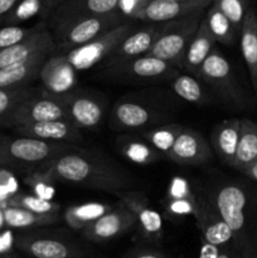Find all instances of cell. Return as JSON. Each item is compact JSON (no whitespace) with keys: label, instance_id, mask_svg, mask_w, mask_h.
Segmentation results:
<instances>
[{"label":"cell","instance_id":"6da1fadb","mask_svg":"<svg viewBox=\"0 0 257 258\" xmlns=\"http://www.w3.org/2000/svg\"><path fill=\"white\" fill-rule=\"evenodd\" d=\"M34 178L80 185L98 191L118 194L130 190L135 180L118 164L101 154L75 149L35 170Z\"/></svg>","mask_w":257,"mask_h":258},{"label":"cell","instance_id":"7a4b0ae2","mask_svg":"<svg viewBox=\"0 0 257 258\" xmlns=\"http://www.w3.org/2000/svg\"><path fill=\"white\" fill-rule=\"evenodd\" d=\"M251 196L243 184L229 181L218 188L213 204L233 234V248L243 257H257V247L249 226Z\"/></svg>","mask_w":257,"mask_h":258},{"label":"cell","instance_id":"3957f363","mask_svg":"<svg viewBox=\"0 0 257 258\" xmlns=\"http://www.w3.org/2000/svg\"><path fill=\"white\" fill-rule=\"evenodd\" d=\"M72 144L47 143L32 138L0 136V169H39L75 150Z\"/></svg>","mask_w":257,"mask_h":258},{"label":"cell","instance_id":"277c9868","mask_svg":"<svg viewBox=\"0 0 257 258\" xmlns=\"http://www.w3.org/2000/svg\"><path fill=\"white\" fill-rule=\"evenodd\" d=\"M198 78L208 85L227 105L238 108H247L252 105V100L237 80L231 63L218 48H214L204 60Z\"/></svg>","mask_w":257,"mask_h":258},{"label":"cell","instance_id":"5b68a950","mask_svg":"<svg viewBox=\"0 0 257 258\" xmlns=\"http://www.w3.org/2000/svg\"><path fill=\"white\" fill-rule=\"evenodd\" d=\"M125 19L126 18L121 13H112L107 15L82 18L68 23L52 32L54 39V49L52 54H65L75 48L87 44L113 28L127 22Z\"/></svg>","mask_w":257,"mask_h":258},{"label":"cell","instance_id":"8992f818","mask_svg":"<svg viewBox=\"0 0 257 258\" xmlns=\"http://www.w3.org/2000/svg\"><path fill=\"white\" fill-rule=\"evenodd\" d=\"M204 13L206 10H201L166 23L163 34L159 37L148 54L159 58L178 70H183L184 55L203 19Z\"/></svg>","mask_w":257,"mask_h":258},{"label":"cell","instance_id":"52a82bcc","mask_svg":"<svg viewBox=\"0 0 257 258\" xmlns=\"http://www.w3.org/2000/svg\"><path fill=\"white\" fill-rule=\"evenodd\" d=\"M53 120H68L67 111L59 96L52 95L42 87L37 95L17 106L0 127L15 128Z\"/></svg>","mask_w":257,"mask_h":258},{"label":"cell","instance_id":"ba28073f","mask_svg":"<svg viewBox=\"0 0 257 258\" xmlns=\"http://www.w3.org/2000/svg\"><path fill=\"white\" fill-rule=\"evenodd\" d=\"M135 29L134 24L130 22L122 23L118 27L113 28L112 30L106 34L96 38L92 42L85 45L75 48L70 52L65 53V57L71 63L76 72H83V71L91 70L96 64L105 62L115 48L125 39L133 30Z\"/></svg>","mask_w":257,"mask_h":258},{"label":"cell","instance_id":"9c48e42d","mask_svg":"<svg viewBox=\"0 0 257 258\" xmlns=\"http://www.w3.org/2000/svg\"><path fill=\"white\" fill-rule=\"evenodd\" d=\"M15 247L30 258H85L88 254L77 242L57 234H22L15 239Z\"/></svg>","mask_w":257,"mask_h":258},{"label":"cell","instance_id":"30bf717a","mask_svg":"<svg viewBox=\"0 0 257 258\" xmlns=\"http://www.w3.org/2000/svg\"><path fill=\"white\" fill-rule=\"evenodd\" d=\"M103 70L111 77L130 81H171L180 73L174 66L149 54L105 66Z\"/></svg>","mask_w":257,"mask_h":258},{"label":"cell","instance_id":"8fae6325","mask_svg":"<svg viewBox=\"0 0 257 258\" xmlns=\"http://www.w3.org/2000/svg\"><path fill=\"white\" fill-rule=\"evenodd\" d=\"M67 111L68 121L80 130H92L101 125L106 111V100L100 95L75 90L59 96Z\"/></svg>","mask_w":257,"mask_h":258},{"label":"cell","instance_id":"7c38bea8","mask_svg":"<svg viewBox=\"0 0 257 258\" xmlns=\"http://www.w3.org/2000/svg\"><path fill=\"white\" fill-rule=\"evenodd\" d=\"M165 116L158 110L146 107L143 103L131 100H118L112 106L110 125L115 130H148L163 125Z\"/></svg>","mask_w":257,"mask_h":258},{"label":"cell","instance_id":"4fadbf2b","mask_svg":"<svg viewBox=\"0 0 257 258\" xmlns=\"http://www.w3.org/2000/svg\"><path fill=\"white\" fill-rule=\"evenodd\" d=\"M138 221L135 214L122 202L118 201V203L113 206L110 212L100 217L81 233L87 241L102 243L126 233Z\"/></svg>","mask_w":257,"mask_h":258},{"label":"cell","instance_id":"5bb4252c","mask_svg":"<svg viewBox=\"0 0 257 258\" xmlns=\"http://www.w3.org/2000/svg\"><path fill=\"white\" fill-rule=\"evenodd\" d=\"M118 12V0H66L49 14L50 29L55 30L75 20ZM50 30V32H52Z\"/></svg>","mask_w":257,"mask_h":258},{"label":"cell","instance_id":"9a60e30c","mask_svg":"<svg viewBox=\"0 0 257 258\" xmlns=\"http://www.w3.org/2000/svg\"><path fill=\"white\" fill-rule=\"evenodd\" d=\"M165 27L166 23H150L140 29H134L105 60V66L148 54L159 37L163 34Z\"/></svg>","mask_w":257,"mask_h":258},{"label":"cell","instance_id":"2e32d148","mask_svg":"<svg viewBox=\"0 0 257 258\" xmlns=\"http://www.w3.org/2000/svg\"><path fill=\"white\" fill-rule=\"evenodd\" d=\"M211 2H170V0H149L131 19L148 23H168L207 10Z\"/></svg>","mask_w":257,"mask_h":258},{"label":"cell","instance_id":"e0dca14e","mask_svg":"<svg viewBox=\"0 0 257 258\" xmlns=\"http://www.w3.org/2000/svg\"><path fill=\"white\" fill-rule=\"evenodd\" d=\"M213 158V150L202 134L184 127L169 151L168 159L179 165H203Z\"/></svg>","mask_w":257,"mask_h":258},{"label":"cell","instance_id":"ac0fdd59","mask_svg":"<svg viewBox=\"0 0 257 258\" xmlns=\"http://www.w3.org/2000/svg\"><path fill=\"white\" fill-rule=\"evenodd\" d=\"M54 49V39L47 23L39 22V27L30 37L13 47L0 52V70L27 62L38 53Z\"/></svg>","mask_w":257,"mask_h":258},{"label":"cell","instance_id":"d6986e66","mask_svg":"<svg viewBox=\"0 0 257 258\" xmlns=\"http://www.w3.org/2000/svg\"><path fill=\"white\" fill-rule=\"evenodd\" d=\"M194 219L199 231L202 232V239L217 247L233 246V234L226 222L221 218L213 202L203 198H197V211Z\"/></svg>","mask_w":257,"mask_h":258},{"label":"cell","instance_id":"ffe728a7","mask_svg":"<svg viewBox=\"0 0 257 258\" xmlns=\"http://www.w3.org/2000/svg\"><path fill=\"white\" fill-rule=\"evenodd\" d=\"M77 72L71 66L65 54H50L43 64L38 80L43 90L52 95H66L76 90Z\"/></svg>","mask_w":257,"mask_h":258},{"label":"cell","instance_id":"44dd1931","mask_svg":"<svg viewBox=\"0 0 257 258\" xmlns=\"http://www.w3.org/2000/svg\"><path fill=\"white\" fill-rule=\"evenodd\" d=\"M136 217L141 234L148 241H159L163 236V219L161 216L151 208L148 197L141 191L125 190L116 194Z\"/></svg>","mask_w":257,"mask_h":258},{"label":"cell","instance_id":"7402d4cb","mask_svg":"<svg viewBox=\"0 0 257 258\" xmlns=\"http://www.w3.org/2000/svg\"><path fill=\"white\" fill-rule=\"evenodd\" d=\"M13 130L19 136L37 139L47 143L73 144L82 140V133L80 128L68 120L43 121L32 125L19 126Z\"/></svg>","mask_w":257,"mask_h":258},{"label":"cell","instance_id":"603a6c76","mask_svg":"<svg viewBox=\"0 0 257 258\" xmlns=\"http://www.w3.org/2000/svg\"><path fill=\"white\" fill-rule=\"evenodd\" d=\"M216 39L212 35L206 19H202L196 34L191 38L183 59V71L193 77H199V71L204 60L208 58L212 50L216 48ZM199 80V78H198Z\"/></svg>","mask_w":257,"mask_h":258},{"label":"cell","instance_id":"cb8c5ba5","mask_svg":"<svg viewBox=\"0 0 257 258\" xmlns=\"http://www.w3.org/2000/svg\"><path fill=\"white\" fill-rule=\"evenodd\" d=\"M241 134V120L229 118L214 126L211 134L212 150L227 165L232 166Z\"/></svg>","mask_w":257,"mask_h":258},{"label":"cell","instance_id":"d4e9b609","mask_svg":"<svg viewBox=\"0 0 257 258\" xmlns=\"http://www.w3.org/2000/svg\"><path fill=\"white\" fill-rule=\"evenodd\" d=\"M52 53V50H45L35 54L27 62L0 70V88L29 86L30 82L38 80L43 64Z\"/></svg>","mask_w":257,"mask_h":258},{"label":"cell","instance_id":"484cf974","mask_svg":"<svg viewBox=\"0 0 257 258\" xmlns=\"http://www.w3.org/2000/svg\"><path fill=\"white\" fill-rule=\"evenodd\" d=\"M164 206L166 212L175 217L196 216L197 197L186 179L181 176H174L171 179L166 189Z\"/></svg>","mask_w":257,"mask_h":258},{"label":"cell","instance_id":"4316f807","mask_svg":"<svg viewBox=\"0 0 257 258\" xmlns=\"http://www.w3.org/2000/svg\"><path fill=\"white\" fill-rule=\"evenodd\" d=\"M242 57L248 70L252 88L257 96V13L249 8L239 32Z\"/></svg>","mask_w":257,"mask_h":258},{"label":"cell","instance_id":"83f0119b","mask_svg":"<svg viewBox=\"0 0 257 258\" xmlns=\"http://www.w3.org/2000/svg\"><path fill=\"white\" fill-rule=\"evenodd\" d=\"M257 164V123L241 118V134L232 168L243 173Z\"/></svg>","mask_w":257,"mask_h":258},{"label":"cell","instance_id":"f1b7e54d","mask_svg":"<svg viewBox=\"0 0 257 258\" xmlns=\"http://www.w3.org/2000/svg\"><path fill=\"white\" fill-rule=\"evenodd\" d=\"M3 219L10 228L28 229L53 226L59 222L60 216L59 213L38 214L17 207H7L3 209Z\"/></svg>","mask_w":257,"mask_h":258},{"label":"cell","instance_id":"f546056e","mask_svg":"<svg viewBox=\"0 0 257 258\" xmlns=\"http://www.w3.org/2000/svg\"><path fill=\"white\" fill-rule=\"evenodd\" d=\"M117 146L120 153L131 163L149 165L163 159H168L165 155L149 145L144 139L134 138L130 135H123L117 139Z\"/></svg>","mask_w":257,"mask_h":258},{"label":"cell","instance_id":"4dcf8cb0","mask_svg":"<svg viewBox=\"0 0 257 258\" xmlns=\"http://www.w3.org/2000/svg\"><path fill=\"white\" fill-rule=\"evenodd\" d=\"M111 209H112V206L110 204L91 202V203L70 207L63 213V218L71 229L82 232L83 229L91 226L93 222L97 221L100 217L110 212Z\"/></svg>","mask_w":257,"mask_h":258},{"label":"cell","instance_id":"1f68e13d","mask_svg":"<svg viewBox=\"0 0 257 258\" xmlns=\"http://www.w3.org/2000/svg\"><path fill=\"white\" fill-rule=\"evenodd\" d=\"M171 88L178 97L194 105H207L212 101V96L207 92L201 81L188 73L175 76L171 80Z\"/></svg>","mask_w":257,"mask_h":258},{"label":"cell","instance_id":"d6a6232c","mask_svg":"<svg viewBox=\"0 0 257 258\" xmlns=\"http://www.w3.org/2000/svg\"><path fill=\"white\" fill-rule=\"evenodd\" d=\"M204 19H206L207 25H208L216 42L223 45H233L236 43L239 33L229 22L228 18L221 10L217 9L214 5H209L204 14Z\"/></svg>","mask_w":257,"mask_h":258},{"label":"cell","instance_id":"836d02e7","mask_svg":"<svg viewBox=\"0 0 257 258\" xmlns=\"http://www.w3.org/2000/svg\"><path fill=\"white\" fill-rule=\"evenodd\" d=\"M183 128L184 126L178 125V123H164V125L141 131V138L149 145H151L168 158L169 151L171 150L176 138L183 131Z\"/></svg>","mask_w":257,"mask_h":258},{"label":"cell","instance_id":"e575fe53","mask_svg":"<svg viewBox=\"0 0 257 258\" xmlns=\"http://www.w3.org/2000/svg\"><path fill=\"white\" fill-rule=\"evenodd\" d=\"M40 88L33 86H20V87L0 88V126L5 118L15 110L17 106L24 102L32 96L37 95Z\"/></svg>","mask_w":257,"mask_h":258},{"label":"cell","instance_id":"d590c367","mask_svg":"<svg viewBox=\"0 0 257 258\" xmlns=\"http://www.w3.org/2000/svg\"><path fill=\"white\" fill-rule=\"evenodd\" d=\"M7 204L8 207L23 208L38 214H54L59 213L60 211V206L58 203H54L50 199L30 196V194H15V196L9 197Z\"/></svg>","mask_w":257,"mask_h":258},{"label":"cell","instance_id":"8d00e7d4","mask_svg":"<svg viewBox=\"0 0 257 258\" xmlns=\"http://www.w3.org/2000/svg\"><path fill=\"white\" fill-rule=\"evenodd\" d=\"M249 3L251 0H212V5H214L228 18L238 33L241 32L244 17L251 8Z\"/></svg>","mask_w":257,"mask_h":258},{"label":"cell","instance_id":"74e56055","mask_svg":"<svg viewBox=\"0 0 257 258\" xmlns=\"http://www.w3.org/2000/svg\"><path fill=\"white\" fill-rule=\"evenodd\" d=\"M37 15H43V0H19L3 24L18 25Z\"/></svg>","mask_w":257,"mask_h":258},{"label":"cell","instance_id":"f35d334b","mask_svg":"<svg viewBox=\"0 0 257 258\" xmlns=\"http://www.w3.org/2000/svg\"><path fill=\"white\" fill-rule=\"evenodd\" d=\"M38 27L39 23L30 28H24L20 25H4L0 28V52L25 40L38 29Z\"/></svg>","mask_w":257,"mask_h":258},{"label":"cell","instance_id":"ab89813d","mask_svg":"<svg viewBox=\"0 0 257 258\" xmlns=\"http://www.w3.org/2000/svg\"><path fill=\"white\" fill-rule=\"evenodd\" d=\"M148 0H118V12L126 18L131 19L133 15L143 7Z\"/></svg>","mask_w":257,"mask_h":258},{"label":"cell","instance_id":"60d3db41","mask_svg":"<svg viewBox=\"0 0 257 258\" xmlns=\"http://www.w3.org/2000/svg\"><path fill=\"white\" fill-rule=\"evenodd\" d=\"M0 258H18L13 252V238L9 232L0 233Z\"/></svg>","mask_w":257,"mask_h":258},{"label":"cell","instance_id":"b9f144b4","mask_svg":"<svg viewBox=\"0 0 257 258\" xmlns=\"http://www.w3.org/2000/svg\"><path fill=\"white\" fill-rule=\"evenodd\" d=\"M125 258H170L168 254L154 248H138Z\"/></svg>","mask_w":257,"mask_h":258},{"label":"cell","instance_id":"7bdbcfd3","mask_svg":"<svg viewBox=\"0 0 257 258\" xmlns=\"http://www.w3.org/2000/svg\"><path fill=\"white\" fill-rule=\"evenodd\" d=\"M218 254H219V247L213 246V244L208 243V242L202 239L198 258H218Z\"/></svg>","mask_w":257,"mask_h":258},{"label":"cell","instance_id":"ee69618b","mask_svg":"<svg viewBox=\"0 0 257 258\" xmlns=\"http://www.w3.org/2000/svg\"><path fill=\"white\" fill-rule=\"evenodd\" d=\"M18 3L19 0H0V25L3 24L5 18L9 15V13L14 9Z\"/></svg>","mask_w":257,"mask_h":258},{"label":"cell","instance_id":"f6af8a7d","mask_svg":"<svg viewBox=\"0 0 257 258\" xmlns=\"http://www.w3.org/2000/svg\"><path fill=\"white\" fill-rule=\"evenodd\" d=\"M66 0H43V18H47L49 17L50 13L60 5L62 3H65Z\"/></svg>","mask_w":257,"mask_h":258},{"label":"cell","instance_id":"bcb514c9","mask_svg":"<svg viewBox=\"0 0 257 258\" xmlns=\"http://www.w3.org/2000/svg\"><path fill=\"white\" fill-rule=\"evenodd\" d=\"M218 258H238V253H237L236 249L233 248V246L221 247V248H219Z\"/></svg>","mask_w":257,"mask_h":258},{"label":"cell","instance_id":"7dc6e473","mask_svg":"<svg viewBox=\"0 0 257 258\" xmlns=\"http://www.w3.org/2000/svg\"><path fill=\"white\" fill-rule=\"evenodd\" d=\"M242 174H244V175L248 176L249 179H252V180L257 183V164L256 165L251 166V168H248L247 170H244Z\"/></svg>","mask_w":257,"mask_h":258},{"label":"cell","instance_id":"c3c4849f","mask_svg":"<svg viewBox=\"0 0 257 258\" xmlns=\"http://www.w3.org/2000/svg\"><path fill=\"white\" fill-rule=\"evenodd\" d=\"M5 188H4V186H2V185H0V202H3V201H4V199H7V196H5ZM7 201H8V199H7Z\"/></svg>","mask_w":257,"mask_h":258},{"label":"cell","instance_id":"681fc988","mask_svg":"<svg viewBox=\"0 0 257 258\" xmlns=\"http://www.w3.org/2000/svg\"><path fill=\"white\" fill-rule=\"evenodd\" d=\"M170 2H211L212 3V0H170Z\"/></svg>","mask_w":257,"mask_h":258},{"label":"cell","instance_id":"f907efd6","mask_svg":"<svg viewBox=\"0 0 257 258\" xmlns=\"http://www.w3.org/2000/svg\"><path fill=\"white\" fill-rule=\"evenodd\" d=\"M238 258H257V257H243L241 256V254H238Z\"/></svg>","mask_w":257,"mask_h":258}]
</instances>
